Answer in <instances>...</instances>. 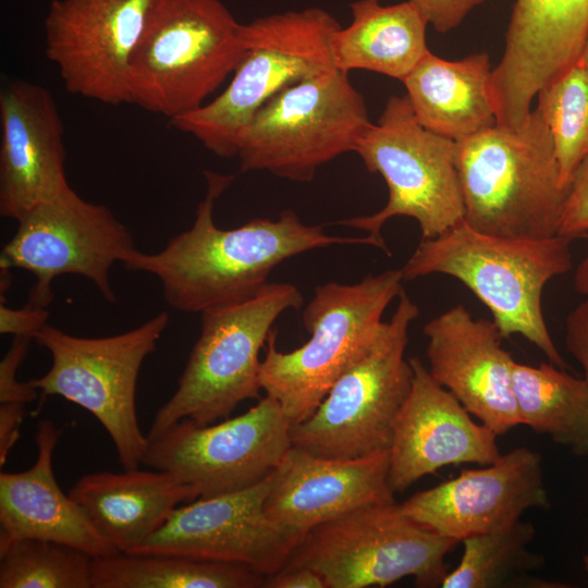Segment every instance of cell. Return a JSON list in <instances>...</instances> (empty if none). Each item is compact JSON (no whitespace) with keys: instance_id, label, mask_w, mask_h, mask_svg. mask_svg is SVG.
<instances>
[{"instance_id":"6da1fadb","label":"cell","mask_w":588,"mask_h":588,"mask_svg":"<svg viewBox=\"0 0 588 588\" xmlns=\"http://www.w3.org/2000/svg\"><path fill=\"white\" fill-rule=\"evenodd\" d=\"M204 175L207 189L192 226L172 237L162 250H136L123 264L127 270L155 275L166 302L175 310L203 313L244 301L268 283L278 265L313 249L343 244L379 248L368 235H329L323 224H306L290 209L277 220L256 218L234 229H220L213 219L215 205L234 176L213 171Z\"/></svg>"},{"instance_id":"7a4b0ae2","label":"cell","mask_w":588,"mask_h":588,"mask_svg":"<svg viewBox=\"0 0 588 588\" xmlns=\"http://www.w3.org/2000/svg\"><path fill=\"white\" fill-rule=\"evenodd\" d=\"M571 241L505 237L481 233L464 220L421 240L401 268L404 280L432 273L452 277L490 310L503 339L518 334L555 366L567 369L544 321L546 284L572 268Z\"/></svg>"},{"instance_id":"3957f363","label":"cell","mask_w":588,"mask_h":588,"mask_svg":"<svg viewBox=\"0 0 588 588\" xmlns=\"http://www.w3.org/2000/svg\"><path fill=\"white\" fill-rule=\"evenodd\" d=\"M402 269L369 274L357 283L317 285L302 314L308 341L292 352L277 348L273 329L260 363L259 382L292 425L307 419L339 378L375 344L383 314L403 292Z\"/></svg>"},{"instance_id":"277c9868","label":"cell","mask_w":588,"mask_h":588,"mask_svg":"<svg viewBox=\"0 0 588 588\" xmlns=\"http://www.w3.org/2000/svg\"><path fill=\"white\" fill-rule=\"evenodd\" d=\"M456 143L469 226L505 237L558 235L566 188L538 107L516 130L497 124Z\"/></svg>"},{"instance_id":"5b68a950","label":"cell","mask_w":588,"mask_h":588,"mask_svg":"<svg viewBox=\"0 0 588 588\" xmlns=\"http://www.w3.org/2000/svg\"><path fill=\"white\" fill-rule=\"evenodd\" d=\"M341 27L321 8L272 13L243 24L245 52L226 88L199 109L171 120L210 152L236 157L255 113L273 96L335 68L332 36Z\"/></svg>"},{"instance_id":"8992f818","label":"cell","mask_w":588,"mask_h":588,"mask_svg":"<svg viewBox=\"0 0 588 588\" xmlns=\"http://www.w3.org/2000/svg\"><path fill=\"white\" fill-rule=\"evenodd\" d=\"M243 24L220 0H161L133 56L130 103L171 120L206 103L245 52Z\"/></svg>"},{"instance_id":"52a82bcc","label":"cell","mask_w":588,"mask_h":588,"mask_svg":"<svg viewBox=\"0 0 588 588\" xmlns=\"http://www.w3.org/2000/svg\"><path fill=\"white\" fill-rule=\"evenodd\" d=\"M304 304L292 283H267L255 295L204 310L173 395L158 409L147 433L151 439L182 419L210 425L229 418L236 406L259 399V352L277 319Z\"/></svg>"},{"instance_id":"ba28073f","label":"cell","mask_w":588,"mask_h":588,"mask_svg":"<svg viewBox=\"0 0 588 588\" xmlns=\"http://www.w3.org/2000/svg\"><path fill=\"white\" fill-rule=\"evenodd\" d=\"M353 152L369 172L383 177L388 201L372 215L340 224L366 232L380 249L389 254L381 230L394 217L416 220L424 240L437 237L464 220L457 143L424 127L406 95L388 99Z\"/></svg>"},{"instance_id":"9c48e42d","label":"cell","mask_w":588,"mask_h":588,"mask_svg":"<svg viewBox=\"0 0 588 588\" xmlns=\"http://www.w3.org/2000/svg\"><path fill=\"white\" fill-rule=\"evenodd\" d=\"M370 123L364 96L333 68L284 88L255 113L238 140L240 169L310 182L354 151Z\"/></svg>"},{"instance_id":"30bf717a","label":"cell","mask_w":588,"mask_h":588,"mask_svg":"<svg viewBox=\"0 0 588 588\" xmlns=\"http://www.w3.org/2000/svg\"><path fill=\"white\" fill-rule=\"evenodd\" d=\"M460 542L404 515L399 504H370L310 529L283 568H309L327 588L385 587L413 577L441 587L445 556Z\"/></svg>"},{"instance_id":"8fae6325","label":"cell","mask_w":588,"mask_h":588,"mask_svg":"<svg viewBox=\"0 0 588 588\" xmlns=\"http://www.w3.org/2000/svg\"><path fill=\"white\" fill-rule=\"evenodd\" d=\"M418 306L403 292L371 348L330 389L316 411L292 425V445L310 454L352 460L388 451L413 382L405 359Z\"/></svg>"},{"instance_id":"7c38bea8","label":"cell","mask_w":588,"mask_h":588,"mask_svg":"<svg viewBox=\"0 0 588 588\" xmlns=\"http://www.w3.org/2000/svg\"><path fill=\"white\" fill-rule=\"evenodd\" d=\"M169 322L159 313L130 331L103 338L71 335L47 323L34 340L52 357L30 380L44 395H59L88 411L110 436L124 470L137 469L147 448L136 414V385L144 359Z\"/></svg>"},{"instance_id":"4fadbf2b","label":"cell","mask_w":588,"mask_h":588,"mask_svg":"<svg viewBox=\"0 0 588 588\" xmlns=\"http://www.w3.org/2000/svg\"><path fill=\"white\" fill-rule=\"evenodd\" d=\"M17 222L16 233L1 252L0 268L23 269L35 277L28 305L47 308L52 281L68 273L87 278L108 302L117 301L109 271L138 249L108 207L83 199L69 186Z\"/></svg>"},{"instance_id":"5bb4252c","label":"cell","mask_w":588,"mask_h":588,"mask_svg":"<svg viewBox=\"0 0 588 588\" xmlns=\"http://www.w3.org/2000/svg\"><path fill=\"white\" fill-rule=\"evenodd\" d=\"M292 422L267 395L247 412L221 422L182 419L147 439L142 464L173 473L198 498L247 489L266 479L291 448Z\"/></svg>"},{"instance_id":"9a60e30c","label":"cell","mask_w":588,"mask_h":588,"mask_svg":"<svg viewBox=\"0 0 588 588\" xmlns=\"http://www.w3.org/2000/svg\"><path fill=\"white\" fill-rule=\"evenodd\" d=\"M161 0H53L45 17L46 56L69 93L130 103L133 56Z\"/></svg>"},{"instance_id":"2e32d148","label":"cell","mask_w":588,"mask_h":588,"mask_svg":"<svg viewBox=\"0 0 588 588\" xmlns=\"http://www.w3.org/2000/svg\"><path fill=\"white\" fill-rule=\"evenodd\" d=\"M272 474L247 489L177 506L131 553H168L244 564L266 577L284 567L303 537L271 520L265 501Z\"/></svg>"},{"instance_id":"e0dca14e","label":"cell","mask_w":588,"mask_h":588,"mask_svg":"<svg viewBox=\"0 0 588 588\" xmlns=\"http://www.w3.org/2000/svg\"><path fill=\"white\" fill-rule=\"evenodd\" d=\"M540 453L522 446L501 454L483 468L414 493L401 512L443 537L461 542L522 518L532 509L550 507Z\"/></svg>"},{"instance_id":"ac0fdd59","label":"cell","mask_w":588,"mask_h":588,"mask_svg":"<svg viewBox=\"0 0 588 588\" xmlns=\"http://www.w3.org/2000/svg\"><path fill=\"white\" fill-rule=\"evenodd\" d=\"M588 0H515L502 58L491 72L498 124H524L538 93L579 59Z\"/></svg>"},{"instance_id":"d6986e66","label":"cell","mask_w":588,"mask_h":588,"mask_svg":"<svg viewBox=\"0 0 588 588\" xmlns=\"http://www.w3.org/2000/svg\"><path fill=\"white\" fill-rule=\"evenodd\" d=\"M409 363L412 388L395 419L389 448V485L394 493L441 467L488 465L501 455L498 436L476 422L418 357Z\"/></svg>"},{"instance_id":"ffe728a7","label":"cell","mask_w":588,"mask_h":588,"mask_svg":"<svg viewBox=\"0 0 588 588\" xmlns=\"http://www.w3.org/2000/svg\"><path fill=\"white\" fill-rule=\"evenodd\" d=\"M429 373L451 392L467 412L498 437L520 425L513 390L511 354L493 322L474 318L462 304L429 320Z\"/></svg>"},{"instance_id":"44dd1931","label":"cell","mask_w":588,"mask_h":588,"mask_svg":"<svg viewBox=\"0 0 588 588\" xmlns=\"http://www.w3.org/2000/svg\"><path fill=\"white\" fill-rule=\"evenodd\" d=\"M0 128V215L19 221L70 186L64 128L51 93L19 78L1 87Z\"/></svg>"},{"instance_id":"7402d4cb","label":"cell","mask_w":588,"mask_h":588,"mask_svg":"<svg viewBox=\"0 0 588 588\" xmlns=\"http://www.w3.org/2000/svg\"><path fill=\"white\" fill-rule=\"evenodd\" d=\"M389 450L333 460L291 445L272 473L265 512L304 537L314 527L370 504L394 503Z\"/></svg>"},{"instance_id":"603a6c76","label":"cell","mask_w":588,"mask_h":588,"mask_svg":"<svg viewBox=\"0 0 588 588\" xmlns=\"http://www.w3.org/2000/svg\"><path fill=\"white\" fill-rule=\"evenodd\" d=\"M60 433L50 419L40 420L35 464L24 471L0 473V548L20 539L36 538L72 546L93 558L120 553L59 487L52 470V454Z\"/></svg>"},{"instance_id":"cb8c5ba5","label":"cell","mask_w":588,"mask_h":588,"mask_svg":"<svg viewBox=\"0 0 588 588\" xmlns=\"http://www.w3.org/2000/svg\"><path fill=\"white\" fill-rule=\"evenodd\" d=\"M69 495L120 552H132L166 523L180 503L198 498L171 471L138 468L84 475Z\"/></svg>"},{"instance_id":"d4e9b609","label":"cell","mask_w":588,"mask_h":588,"mask_svg":"<svg viewBox=\"0 0 588 588\" xmlns=\"http://www.w3.org/2000/svg\"><path fill=\"white\" fill-rule=\"evenodd\" d=\"M491 72L486 52L449 61L428 50L402 83L417 121L461 142L497 125Z\"/></svg>"},{"instance_id":"484cf974","label":"cell","mask_w":588,"mask_h":588,"mask_svg":"<svg viewBox=\"0 0 588 588\" xmlns=\"http://www.w3.org/2000/svg\"><path fill=\"white\" fill-rule=\"evenodd\" d=\"M352 20L332 36V56L343 72L365 70L403 81L429 50L428 22L411 1L350 3Z\"/></svg>"},{"instance_id":"4316f807","label":"cell","mask_w":588,"mask_h":588,"mask_svg":"<svg viewBox=\"0 0 588 588\" xmlns=\"http://www.w3.org/2000/svg\"><path fill=\"white\" fill-rule=\"evenodd\" d=\"M513 390L520 425L576 456L588 455V384L552 363L514 362Z\"/></svg>"},{"instance_id":"83f0119b","label":"cell","mask_w":588,"mask_h":588,"mask_svg":"<svg viewBox=\"0 0 588 588\" xmlns=\"http://www.w3.org/2000/svg\"><path fill=\"white\" fill-rule=\"evenodd\" d=\"M266 576L244 564L168 553L93 558L91 588H260Z\"/></svg>"},{"instance_id":"f1b7e54d","label":"cell","mask_w":588,"mask_h":588,"mask_svg":"<svg viewBox=\"0 0 588 588\" xmlns=\"http://www.w3.org/2000/svg\"><path fill=\"white\" fill-rule=\"evenodd\" d=\"M536 529L520 519L501 528L463 539L457 566L448 572L442 588H503L531 584L530 572L542 567L544 558L528 549Z\"/></svg>"},{"instance_id":"f546056e","label":"cell","mask_w":588,"mask_h":588,"mask_svg":"<svg viewBox=\"0 0 588 588\" xmlns=\"http://www.w3.org/2000/svg\"><path fill=\"white\" fill-rule=\"evenodd\" d=\"M91 561L69 544L20 539L0 548V588H91Z\"/></svg>"},{"instance_id":"4dcf8cb0","label":"cell","mask_w":588,"mask_h":588,"mask_svg":"<svg viewBox=\"0 0 588 588\" xmlns=\"http://www.w3.org/2000/svg\"><path fill=\"white\" fill-rule=\"evenodd\" d=\"M537 96L553 140L560 180L567 189L574 171L588 156V69L576 63Z\"/></svg>"},{"instance_id":"1f68e13d","label":"cell","mask_w":588,"mask_h":588,"mask_svg":"<svg viewBox=\"0 0 588 588\" xmlns=\"http://www.w3.org/2000/svg\"><path fill=\"white\" fill-rule=\"evenodd\" d=\"M558 235L569 241L588 235V156L578 164L568 183Z\"/></svg>"},{"instance_id":"d6a6232c","label":"cell","mask_w":588,"mask_h":588,"mask_svg":"<svg viewBox=\"0 0 588 588\" xmlns=\"http://www.w3.org/2000/svg\"><path fill=\"white\" fill-rule=\"evenodd\" d=\"M32 340L29 336H14L10 350L0 363V404L25 405L37 396L38 390L30 381L20 382L16 379L17 368L25 358Z\"/></svg>"},{"instance_id":"836d02e7","label":"cell","mask_w":588,"mask_h":588,"mask_svg":"<svg viewBox=\"0 0 588 588\" xmlns=\"http://www.w3.org/2000/svg\"><path fill=\"white\" fill-rule=\"evenodd\" d=\"M438 33L457 27L467 14L487 0H411Z\"/></svg>"},{"instance_id":"e575fe53","label":"cell","mask_w":588,"mask_h":588,"mask_svg":"<svg viewBox=\"0 0 588 588\" xmlns=\"http://www.w3.org/2000/svg\"><path fill=\"white\" fill-rule=\"evenodd\" d=\"M49 311L46 307L26 304L23 308L13 309L3 302L0 304V332L14 336L35 338L36 333L48 323Z\"/></svg>"},{"instance_id":"d590c367","label":"cell","mask_w":588,"mask_h":588,"mask_svg":"<svg viewBox=\"0 0 588 588\" xmlns=\"http://www.w3.org/2000/svg\"><path fill=\"white\" fill-rule=\"evenodd\" d=\"M565 344L578 362L588 384V298L578 304L565 320Z\"/></svg>"},{"instance_id":"8d00e7d4","label":"cell","mask_w":588,"mask_h":588,"mask_svg":"<svg viewBox=\"0 0 588 588\" xmlns=\"http://www.w3.org/2000/svg\"><path fill=\"white\" fill-rule=\"evenodd\" d=\"M25 416V405L4 403L0 406V466L7 462L11 449L20 437V429Z\"/></svg>"},{"instance_id":"74e56055","label":"cell","mask_w":588,"mask_h":588,"mask_svg":"<svg viewBox=\"0 0 588 588\" xmlns=\"http://www.w3.org/2000/svg\"><path fill=\"white\" fill-rule=\"evenodd\" d=\"M267 588H327L319 574L309 568H282L267 576Z\"/></svg>"},{"instance_id":"f35d334b","label":"cell","mask_w":588,"mask_h":588,"mask_svg":"<svg viewBox=\"0 0 588 588\" xmlns=\"http://www.w3.org/2000/svg\"><path fill=\"white\" fill-rule=\"evenodd\" d=\"M585 238L587 240V250L576 268L574 274V287L576 292L588 298V235Z\"/></svg>"},{"instance_id":"ab89813d","label":"cell","mask_w":588,"mask_h":588,"mask_svg":"<svg viewBox=\"0 0 588 588\" xmlns=\"http://www.w3.org/2000/svg\"><path fill=\"white\" fill-rule=\"evenodd\" d=\"M578 64L585 66L588 69V35L586 37L585 44L583 46L579 59L577 61Z\"/></svg>"},{"instance_id":"60d3db41","label":"cell","mask_w":588,"mask_h":588,"mask_svg":"<svg viewBox=\"0 0 588 588\" xmlns=\"http://www.w3.org/2000/svg\"><path fill=\"white\" fill-rule=\"evenodd\" d=\"M583 564L586 573L588 574V553L584 555L583 558Z\"/></svg>"}]
</instances>
